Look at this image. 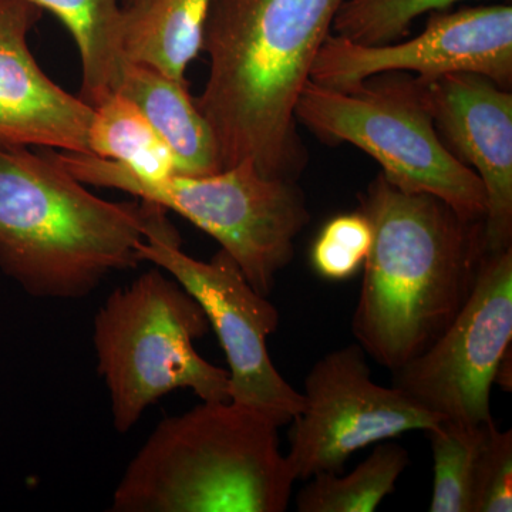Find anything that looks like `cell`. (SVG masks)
<instances>
[{"label": "cell", "mask_w": 512, "mask_h": 512, "mask_svg": "<svg viewBox=\"0 0 512 512\" xmlns=\"http://www.w3.org/2000/svg\"><path fill=\"white\" fill-rule=\"evenodd\" d=\"M345 0H211L202 32L210 72L195 100L220 148L222 170L248 161L298 181L308 150L295 109Z\"/></svg>", "instance_id": "1"}, {"label": "cell", "mask_w": 512, "mask_h": 512, "mask_svg": "<svg viewBox=\"0 0 512 512\" xmlns=\"http://www.w3.org/2000/svg\"><path fill=\"white\" fill-rule=\"evenodd\" d=\"M372 247L353 313L357 345L396 372L426 352L466 305L487 251L484 221H467L430 194L382 173L359 195Z\"/></svg>", "instance_id": "2"}, {"label": "cell", "mask_w": 512, "mask_h": 512, "mask_svg": "<svg viewBox=\"0 0 512 512\" xmlns=\"http://www.w3.org/2000/svg\"><path fill=\"white\" fill-rule=\"evenodd\" d=\"M153 202L92 194L46 151L0 144V268L37 298L79 299L143 264Z\"/></svg>", "instance_id": "3"}, {"label": "cell", "mask_w": 512, "mask_h": 512, "mask_svg": "<svg viewBox=\"0 0 512 512\" xmlns=\"http://www.w3.org/2000/svg\"><path fill=\"white\" fill-rule=\"evenodd\" d=\"M279 426L232 402L165 417L130 461L114 512H284L295 483Z\"/></svg>", "instance_id": "4"}, {"label": "cell", "mask_w": 512, "mask_h": 512, "mask_svg": "<svg viewBox=\"0 0 512 512\" xmlns=\"http://www.w3.org/2000/svg\"><path fill=\"white\" fill-rule=\"evenodd\" d=\"M84 185L128 192L177 212L217 239L256 292L268 298L276 276L291 264L295 241L311 221L298 181L268 178L248 161L204 177L146 180L114 161L47 150Z\"/></svg>", "instance_id": "5"}, {"label": "cell", "mask_w": 512, "mask_h": 512, "mask_svg": "<svg viewBox=\"0 0 512 512\" xmlns=\"http://www.w3.org/2000/svg\"><path fill=\"white\" fill-rule=\"evenodd\" d=\"M208 330L200 303L156 265L111 293L94 318L93 342L114 429L127 433L177 389L192 390L202 402H229L228 370L194 348Z\"/></svg>", "instance_id": "6"}, {"label": "cell", "mask_w": 512, "mask_h": 512, "mask_svg": "<svg viewBox=\"0 0 512 512\" xmlns=\"http://www.w3.org/2000/svg\"><path fill=\"white\" fill-rule=\"evenodd\" d=\"M295 116L323 143L352 144L375 158L400 190L434 195L464 220L484 221V185L444 146L416 76L376 74L342 89L308 80Z\"/></svg>", "instance_id": "7"}, {"label": "cell", "mask_w": 512, "mask_h": 512, "mask_svg": "<svg viewBox=\"0 0 512 512\" xmlns=\"http://www.w3.org/2000/svg\"><path fill=\"white\" fill-rule=\"evenodd\" d=\"M138 256L173 276L200 303L227 357L229 402L258 410L279 427L302 413L305 397L278 372L266 345L278 329V309L252 288L224 249L210 262L191 258L167 210L154 204Z\"/></svg>", "instance_id": "8"}, {"label": "cell", "mask_w": 512, "mask_h": 512, "mask_svg": "<svg viewBox=\"0 0 512 512\" xmlns=\"http://www.w3.org/2000/svg\"><path fill=\"white\" fill-rule=\"evenodd\" d=\"M512 350V248L485 254L476 285L446 332L393 373L421 409L468 424L493 420L490 394Z\"/></svg>", "instance_id": "9"}, {"label": "cell", "mask_w": 512, "mask_h": 512, "mask_svg": "<svg viewBox=\"0 0 512 512\" xmlns=\"http://www.w3.org/2000/svg\"><path fill=\"white\" fill-rule=\"evenodd\" d=\"M305 407L292 420L285 454L295 480L340 474L356 451L441 420L414 404L396 387L372 377L357 343L332 350L305 379Z\"/></svg>", "instance_id": "10"}, {"label": "cell", "mask_w": 512, "mask_h": 512, "mask_svg": "<svg viewBox=\"0 0 512 512\" xmlns=\"http://www.w3.org/2000/svg\"><path fill=\"white\" fill-rule=\"evenodd\" d=\"M392 72L417 73L421 80L477 73L511 90V3L430 13L419 36L390 45H357L330 33L312 64L309 80L342 89Z\"/></svg>", "instance_id": "11"}, {"label": "cell", "mask_w": 512, "mask_h": 512, "mask_svg": "<svg viewBox=\"0 0 512 512\" xmlns=\"http://www.w3.org/2000/svg\"><path fill=\"white\" fill-rule=\"evenodd\" d=\"M419 82L444 146L484 185L485 251L512 248L511 90L477 73H448Z\"/></svg>", "instance_id": "12"}, {"label": "cell", "mask_w": 512, "mask_h": 512, "mask_svg": "<svg viewBox=\"0 0 512 512\" xmlns=\"http://www.w3.org/2000/svg\"><path fill=\"white\" fill-rule=\"evenodd\" d=\"M43 10L26 0H0V144L89 154L94 109L43 72L29 35Z\"/></svg>", "instance_id": "13"}, {"label": "cell", "mask_w": 512, "mask_h": 512, "mask_svg": "<svg viewBox=\"0 0 512 512\" xmlns=\"http://www.w3.org/2000/svg\"><path fill=\"white\" fill-rule=\"evenodd\" d=\"M116 93L136 104L170 148L174 175L204 177L222 171L217 138L188 92V83L146 64L127 63Z\"/></svg>", "instance_id": "14"}, {"label": "cell", "mask_w": 512, "mask_h": 512, "mask_svg": "<svg viewBox=\"0 0 512 512\" xmlns=\"http://www.w3.org/2000/svg\"><path fill=\"white\" fill-rule=\"evenodd\" d=\"M211 0H130L123 3L121 49L127 63H141L188 83L187 67L202 52Z\"/></svg>", "instance_id": "15"}, {"label": "cell", "mask_w": 512, "mask_h": 512, "mask_svg": "<svg viewBox=\"0 0 512 512\" xmlns=\"http://www.w3.org/2000/svg\"><path fill=\"white\" fill-rule=\"evenodd\" d=\"M55 15L69 30L82 62L79 97L93 109L119 90L126 59L121 49V0H26Z\"/></svg>", "instance_id": "16"}, {"label": "cell", "mask_w": 512, "mask_h": 512, "mask_svg": "<svg viewBox=\"0 0 512 512\" xmlns=\"http://www.w3.org/2000/svg\"><path fill=\"white\" fill-rule=\"evenodd\" d=\"M92 156L114 161L146 180L174 175V157L141 110L120 93L94 107L89 128Z\"/></svg>", "instance_id": "17"}, {"label": "cell", "mask_w": 512, "mask_h": 512, "mask_svg": "<svg viewBox=\"0 0 512 512\" xmlns=\"http://www.w3.org/2000/svg\"><path fill=\"white\" fill-rule=\"evenodd\" d=\"M406 448L397 443L377 446L352 473L318 474L296 497L299 512H373L409 466Z\"/></svg>", "instance_id": "18"}, {"label": "cell", "mask_w": 512, "mask_h": 512, "mask_svg": "<svg viewBox=\"0 0 512 512\" xmlns=\"http://www.w3.org/2000/svg\"><path fill=\"white\" fill-rule=\"evenodd\" d=\"M494 420L483 424L441 419L426 430L434 460L430 512H473L481 448Z\"/></svg>", "instance_id": "19"}, {"label": "cell", "mask_w": 512, "mask_h": 512, "mask_svg": "<svg viewBox=\"0 0 512 512\" xmlns=\"http://www.w3.org/2000/svg\"><path fill=\"white\" fill-rule=\"evenodd\" d=\"M460 2L464 0H345L333 19L332 35L357 45H390L407 37L420 16Z\"/></svg>", "instance_id": "20"}, {"label": "cell", "mask_w": 512, "mask_h": 512, "mask_svg": "<svg viewBox=\"0 0 512 512\" xmlns=\"http://www.w3.org/2000/svg\"><path fill=\"white\" fill-rule=\"evenodd\" d=\"M373 231L362 211L332 218L313 242L311 262L316 274L328 281H346L363 268Z\"/></svg>", "instance_id": "21"}, {"label": "cell", "mask_w": 512, "mask_h": 512, "mask_svg": "<svg viewBox=\"0 0 512 512\" xmlns=\"http://www.w3.org/2000/svg\"><path fill=\"white\" fill-rule=\"evenodd\" d=\"M512 511V430L491 424L478 460L473 512Z\"/></svg>", "instance_id": "22"}, {"label": "cell", "mask_w": 512, "mask_h": 512, "mask_svg": "<svg viewBox=\"0 0 512 512\" xmlns=\"http://www.w3.org/2000/svg\"><path fill=\"white\" fill-rule=\"evenodd\" d=\"M127 2H130V0H123V3H127Z\"/></svg>", "instance_id": "23"}]
</instances>
